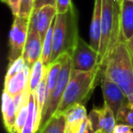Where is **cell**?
I'll return each instance as SVG.
<instances>
[{"label": "cell", "mask_w": 133, "mask_h": 133, "mask_svg": "<svg viewBox=\"0 0 133 133\" xmlns=\"http://www.w3.org/2000/svg\"><path fill=\"white\" fill-rule=\"evenodd\" d=\"M127 45H128V46H129V50H130L131 54H132V57H133V36L131 37V38L127 40Z\"/></svg>", "instance_id": "28"}, {"label": "cell", "mask_w": 133, "mask_h": 133, "mask_svg": "<svg viewBox=\"0 0 133 133\" xmlns=\"http://www.w3.org/2000/svg\"><path fill=\"white\" fill-rule=\"evenodd\" d=\"M34 10V0H20L18 17L23 18H30Z\"/></svg>", "instance_id": "23"}, {"label": "cell", "mask_w": 133, "mask_h": 133, "mask_svg": "<svg viewBox=\"0 0 133 133\" xmlns=\"http://www.w3.org/2000/svg\"><path fill=\"white\" fill-rule=\"evenodd\" d=\"M100 115L101 108H93L88 114V120L95 132L98 133L100 130Z\"/></svg>", "instance_id": "22"}, {"label": "cell", "mask_w": 133, "mask_h": 133, "mask_svg": "<svg viewBox=\"0 0 133 133\" xmlns=\"http://www.w3.org/2000/svg\"><path fill=\"white\" fill-rule=\"evenodd\" d=\"M74 5L72 4L71 0H57L56 2V8H57V15L64 14L70 10V8Z\"/></svg>", "instance_id": "24"}, {"label": "cell", "mask_w": 133, "mask_h": 133, "mask_svg": "<svg viewBox=\"0 0 133 133\" xmlns=\"http://www.w3.org/2000/svg\"><path fill=\"white\" fill-rule=\"evenodd\" d=\"M98 81H100V68L89 72L72 69L69 81L56 114H63L71 106L85 103L89 100Z\"/></svg>", "instance_id": "2"}, {"label": "cell", "mask_w": 133, "mask_h": 133, "mask_svg": "<svg viewBox=\"0 0 133 133\" xmlns=\"http://www.w3.org/2000/svg\"><path fill=\"white\" fill-rule=\"evenodd\" d=\"M79 37L78 28V13L73 6L64 14L57 15L54 24L51 63L60 56L72 52Z\"/></svg>", "instance_id": "3"}, {"label": "cell", "mask_w": 133, "mask_h": 133, "mask_svg": "<svg viewBox=\"0 0 133 133\" xmlns=\"http://www.w3.org/2000/svg\"><path fill=\"white\" fill-rule=\"evenodd\" d=\"M56 19V18H55ZM54 24L55 20L50 26L48 33H46L45 39L43 41L42 46V55H41V60L46 69L51 64V54H52V43H53V32H54Z\"/></svg>", "instance_id": "17"}, {"label": "cell", "mask_w": 133, "mask_h": 133, "mask_svg": "<svg viewBox=\"0 0 133 133\" xmlns=\"http://www.w3.org/2000/svg\"><path fill=\"white\" fill-rule=\"evenodd\" d=\"M100 84L104 98V104L110 108L116 116L122 106L129 99L118 84L104 75H100Z\"/></svg>", "instance_id": "7"}, {"label": "cell", "mask_w": 133, "mask_h": 133, "mask_svg": "<svg viewBox=\"0 0 133 133\" xmlns=\"http://www.w3.org/2000/svg\"><path fill=\"white\" fill-rule=\"evenodd\" d=\"M2 115L6 131L8 133H13L17 119V110L13 97L6 91H3L2 94Z\"/></svg>", "instance_id": "12"}, {"label": "cell", "mask_w": 133, "mask_h": 133, "mask_svg": "<svg viewBox=\"0 0 133 133\" xmlns=\"http://www.w3.org/2000/svg\"><path fill=\"white\" fill-rule=\"evenodd\" d=\"M66 118L64 114H56L40 133H65Z\"/></svg>", "instance_id": "18"}, {"label": "cell", "mask_w": 133, "mask_h": 133, "mask_svg": "<svg viewBox=\"0 0 133 133\" xmlns=\"http://www.w3.org/2000/svg\"><path fill=\"white\" fill-rule=\"evenodd\" d=\"M8 6H9L11 12L15 17L18 16L19 6H20V0H8Z\"/></svg>", "instance_id": "27"}, {"label": "cell", "mask_w": 133, "mask_h": 133, "mask_svg": "<svg viewBox=\"0 0 133 133\" xmlns=\"http://www.w3.org/2000/svg\"><path fill=\"white\" fill-rule=\"evenodd\" d=\"M104 75L118 84L129 100H133V57L123 35L109 50L100 69Z\"/></svg>", "instance_id": "1"}, {"label": "cell", "mask_w": 133, "mask_h": 133, "mask_svg": "<svg viewBox=\"0 0 133 133\" xmlns=\"http://www.w3.org/2000/svg\"><path fill=\"white\" fill-rule=\"evenodd\" d=\"M60 70L61 61L59 58H57L56 61L52 62L50 64V66H48V70H46V101H48L51 92L53 91L54 88L57 85Z\"/></svg>", "instance_id": "15"}, {"label": "cell", "mask_w": 133, "mask_h": 133, "mask_svg": "<svg viewBox=\"0 0 133 133\" xmlns=\"http://www.w3.org/2000/svg\"><path fill=\"white\" fill-rule=\"evenodd\" d=\"M85 133H97L94 131V129H92L91 125L89 124V120H88V124H87V127H86V130H85Z\"/></svg>", "instance_id": "29"}, {"label": "cell", "mask_w": 133, "mask_h": 133, "mask_svg": "<svg viewBox=\"0 0 133 133\" xmlns=\"http://www.w3.org/2000/svg\"><path fill=\"white\" fill-rule=\"evenodd\" d=\"M57 15V12L55 6H45L38 9H34L32 12L30 24L39 33L42 42Z\"/></svg>", "instance_id": "8"}, {"label": "cell", "mask_w": 133, "mask_h": 133, "mask_svg": "<svg viewBox=\"0 0 133 133\" xmlns=\"http://www.w3.org/2000/svg\"><path fill=\"white\" fill-rule=\"evenodd\" d=\"M29 21L30 18H23L18 16L15 17L9 32V64L22 57L28 38Z\"/></svg>", "instance_id": "6"}, {"label": "cell", "mask_w": 133, "mask_h": 133, "mask_svg": "<svg viewBox=\"0 0 133 133\" xmlns=\"http://www.w3.org/2000/svg\"><path fill=\"white\" fill-rule=\"evenodd\" d=\"M25 66H26V62H25L23 57H18V58L16 59L14 62L10 63V64L8 65V70H6L5 80L9 79L10 78H12V77H14L15 75H17V73L24 70Z\"/></svg>", "instance_id": "21"}, {"label": "cell", "mask_w": 133, "mask_h": 133, "mask_svg": "<svg viewBox=\"0 0 133 133\" xmlns=\"http://www.w3.org/2000/svg\"><path fill=\"white\" fill-rule=\"evenodd\" d=\"M117 124L116 116L113 110L104 104L100 115V130L98 133H112Z\"/></svg>", "instance_id": "16"}, {"label": "cell", "mask_w": 133, "mask_h": 133, "mask_svg": "<svg viewBox=\"0 0 133 133\" xmlns=\"http://www.w3.org/2000/svg\"><path fill=\"white\" fill-rule=\"evenodd\" d=\"M3 3H5V4H6V5H8V0H1Z\"/></svg>", "instance_id": "30"}, {"label": "cell", "mask_w": 133, "mask_h": 133, "mask_svg": "<svg viewBox=\"0 0 133 133\" xmlns=\"http://www.w3.org/2000/svg\"><path fill=\"white\" fill-rule=\"evenodd\" d=\"M117 123H122L133 129V100L126 102L116 115Z\"/></svg>", "instance_id": "19"}, {"label": "cell", "mask_w": 133, "mask_h": 133, "mask_svg": "<svg viewBox=\"0 0 133 133\" xmlns=\"http://www.w3.org/2000/svg\"><path fill=\"white\" fill-rule=\"evenodd\" d=\"M57 0H34V9H38L45 6H55Z\"/></svg>", "instance_id": "26"}, {"label": "cell", "mask_w": 133, "mask_h": 133, "mask_svg": "<svg viewBox=\"0 0 133 133\" xmlns=\"http://www.w3.org/2000/svg\"><path fill=\"white\" fill-rule=\"evenodd\" d=\"M42 46L43 42L39 33L33 28L29 21V28H28V34L26 42L25 45L24 51H23V58H24L26 65L31 69L33 65L37 60L41 59L42 55Z\"/></svg>", "instance_id": "9"}, {"label": "cell", "mask_w": 133, "mask_h": 133, "mask_svg": "<svg viewBox=\"0 0 133 133\" xmlns=\"http://www.w3.org/2000/svg\"><path fill=\"white\" fill-rule=\"evenodd\" d=\"M71 59L72 69L74 70L89 72L99 68L98 52L80 37L71 52Z\"/></svg>", "instance_id": "5"}, {"label": "cell", "mask_w": 133, "mask_h": 133, "mask_svg": "<svg viewBox=\"0 0 133 133\" xmlns=\"http://www.w3.org/2000/svg\"><path fill=\"white\" fill-rule=\"evenodd\" d=\"M120 28L125 40L133 36V2L121 0L120 3Z\"/></svg>", "instance_id": "13"}, {"label": "cell", "mask_w": 133, "mask_h": 133, "mask_svg": "<svg viewBox=\"0 0 133 133\" xmlns=\"http://www.w3.org/2000/svg\"><path fill=\"white\" fill-rule=\"evenodd\" d=\"M102 0H95L89 29V45L98 52L101 39Z\"/></svg>", "instance_id": "10"}, {"label": "cell", "mask_w": 133, "mask_h": 133, "mask_svg": "<svg viewBox=\"0 0 133 133\" xmlns=\"http://www.w3.org/2000/svg\"><path fill=\"white\" fill-rule=\"evenodd\" d=\"M30 69L26 65L24 70L17 73L9 79L5 80L4 91L8 92L12 97H16L17 95L23 93L28 87V78H29Z\"/></svg>", "instance_id": "11"}, {"label": "cell", "mask_w": 133, "mask_h": 133, "mask_svg": "<svg viewBox=\"0 0 133 133\" xmlns=\"http://www.w3.org/2000/svg\"><path fill=\"white\" fill-rule=\"evenodd\" d=\"M46 73V69L44 66L42 60L39 59L33 65L29 72V78H28V89L30 92H34L38 87L40 82L45 78Z\"/></svg>", "instance_id": "14"}, {"label": "cell", "mask_w": 133, "mask_h": 133, "mask_svg": "<svg viewBox=\"0 0 133 133\" xmlns=\"http://www.w3.org/2000/svg\"><path fill=\"white\" fill-rule=\"evenodd\" d=\"M112 133H133V129L125 124L117 123Z\"/></svg>", "instance_id": "25"}, {"label": "cell", "mask_w": 133, "mask_h": 133, "mask_svg": "<svg viewBox=\"0 0 133 133\" xmlns=\"http://www.w3.org/2000/svg\"><path fill=\"white\" fill-rule=\"evenodd\" d=\"M127 1H129V2H133V0H127Z\"/></svg>", "instance_id": "31"}, {"label": "cell", "mask_w": 133, "mask_h": 133, "mask_svg": "<svg viewBox=\"0 0 133 133\" xmlns=\"http://www.w3.org/2000/svg\"><path fill=\"white\" fill-rule=\"evenodd\" d=\"M61 61V70L59 73L58 79H57V85L54 88L53 91L50 94L46 104L44 108V110L41 117L40 125H39L38 132L40 133L43 130L46 125L48 123L50 119L53 118L56 114L57 109L62 100L63 95L66 90V88L70 78L71 71H72V59H71V54L66 53L58 57Z\"/></svg>", "instance_id": "4"}, {"label": "cell", "mask_w": 133, "mask_h": 133, "mask_svg": "<svg viewBox=\"0 0 133 133\" xmlns=\"http://www.w3.org/2000/svg\"><path fill=\"white\" fill-rule=\"evenodd\" d=\"M28 104L25 103L22 107L19 109V110L17 113V119H16L15 123V129H14L13 133H21L22 129H24V126L26 122V118H28Z\"/></svg>", "instance_id": "20"}]
</instances>
